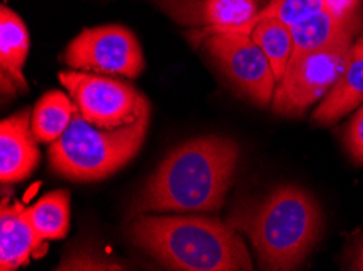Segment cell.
Returning <instances> with one entry per match:
<instances>
[{
	"label": "cell",
	"mask_w": 363,
	"mask_h": 271,
	"mask_svg": "<svg viewBox=\"0 0 363 271\" xmlns=\"http://www.w3.org/2000/svg\"><path fill=\"white\" fill-rule=\"evenodd\" d=\"M240 148L223 137L186 142L163 159L132 204V217L164 212H217L233 182Z\"/></svg>",
	"instance_id": "6da1fadb"
},
{
	"label": "cell",
	"mask_w": 363,
	"mask_h": 271,
	"mask_svg": "<svg viewBox=\"0 0 363 271\" xmlns=\"http://www.w3.org/2000/svg\"><path fill=\"white\" fill-rule=\"evenodd\" d=\"M129 237L158 263L181 271H247L252 260L233 226L208 217L137 214Z\"/></svg>",
	"instance_id": "7a4b0ae2"
},
{
	"label": "cell",
	"mask_w": 363,
	"mask_h": 271,
	"mask_svg": "<svg viewBox=\"0 0 363 271\" xmlns=\"http://www.w3.org/2000/svg\"><path fill=\"white\" fill-rule=\"evenodd\" d=\"M228 224L247 236L261 268L295 270L320 239L323 217L311 193L280 185Z\"/></svg>",
	"instance_id": "3957f363"
},
{
	"label": "cell",
	"mask_w": 363,
	"mask_h": 271,
	"mask_svg": "<svg viewBox=\"0 0 363 271\" xmlns=\"http://www.w3.org/2000/svg\"><path fill=\"white\" fill-rule=\"evenodd\" d=\"M148 124L150 109L135 122L121 129L103 130L86 122L79 109H75L69 129L49 145V164L54 173L75 182L106 179L140 151Z\"/></svg>",
	"instance_id": "277c9868"
},
{
	"label": "cell",
	"mask_w": 363,
	"mask_h": 271,
	"mask_svg": "<svg viewBox=\"0 0 363 271\" xmlns=\"http://www.w3.org/2000/svg\"><path fill=\"white\" fill-rule=\"evenodd\" d=\"M59 81L86 122L114 130L135 122L147 109V98L128 81L80 70L59 71Z\"/></svg>",
	"instance_id": "5b68a950"
},
{
	"label": "cell",
	"mask_w": 363,
	"mask_h": 271,
	"mask_svg": "<svg viewBox=\"0 0 363 271\" xmlns=\"http://www.w3.org/2000/svg\"><path fill=\"white\" fill-rule=\"evenodd\" d=\"M352 44L347 40L290 59L274 93L272 109L284 115L301 114L326 96L349 62Z\"/></svg>",
	"instance_id": "8992f818"
},
{
	"label": "cell",
	"mask_w": 363,
	"mask_h": 271,
	"mask_svg": "<svg viewBox=\"0 0 363 271\" xmlns=\"http://www.w3.org/2000/svg\"><path fill=\"white\" fill-rule=\"evenodd\" d=\"M64 62L72 70L137 79L145 67L134 33L121 25L86 28L69 42Z\"/></svg>",
	"instance_id": "52a82bcc"
},
{
	"label": "cell",
	"mask_w": 363,
	"mask_h": 271,
	"mask_svg": "<svg viewBox=\"0 0 363 271\" xmlns=\"http://www.w3.org/2000/svg\"><path fill=\"white\" fill-rule=\"evenodd\" d=\"M206 47L217 64L241 91L259 106L272 103L277 79L267 55L251 35L216 33L206 41Z\"/></svg>",
	"instance_id": "ba28073f"
},
{
	"label": "cell",
	"mask_w": 363,
	"mask_h": 271,
	"mask_svg": "<svg viewBox=\"0 0 363 271\" xmlns=\"http://www.w3.org/2000/svg\"><path fill=\"white\" fill-rule=\"evenodd\" d=\"M40 148L31 130L28 108L4 119L0 124V180L15 184L30 177L40 164Z\"/></svg>",
	"instance_id": "9c48e42d"
},
{
	"label": "cell",
	"mask_w": 363,
	"mask_h": 271,
	"mask_svg": "<svg viewBox=\"0 0 363 271\" xmlns=\"http://www.w3.org/2000/svg\"><path fill=\"white\" fill-rule=\"evenodd\" d=\"M44 242L26 218L23 204L4 198L0 209V270L13 271L28 263L31 255L41 257L38 253Z\"/></svg>",
	"instance_id": "30bf717a"
},
{
	"label": "cell",
	"mask_w": 363,
	"mask_h": 271,
	"mask_svg": "<svg viewBox=\"0 0 363 271\" xmlns=\"http://www.w3.org/2000/svg\"><path fill=\"white\" fill-rule=\"evenodd\" d=\"M360 104H363V35L352 44L347 65L311 119L320 125L334 124Z\"/></svg>",
	"instance_id": "8fae6325"
},
{
	"label": "cell",
	"mask_w": 363,
	"mask_h": 271,
	"mask_svg": "<svg viewBox=\"0 0 363 271\" xmlns=\"http://www.w3.org/2000/svg\"><path fill=\"white\" fill-rule=\"evenodd\" d=\"M30 51V35L25 21L12 8H0V70L2 90L15 96L16 90L28 93L23 67Z\"/></svg>",
	"instance_id": "7c38bea8"
},
{
	"label": "cell",
	"mask_w": 363,
	"mask_h": 271,
	"mask_svg": "<svg viewBox=\"0 0 363 271\" xmlns=\"http://www.w3.org/2000/svg\"><path fill=\"white\" fill-rule=\"evenodd\" d=\"M290 28L294 35V54H291L294 59L305 52L354 40L357 25L355 18H337L326 10H321Z\"/></svg>",
	"instance_id": "4fadbf2b"
},
{
	"label": "cell",
	"mask_w": 363,
	"mask_h": 271,
	"mask_svg": "<svg viewBox=\"0 0 363 271\" xmlns=\"http://www.w3.org/2000/svg\"><path fill=\"white\" fill-rule=\"evenodd\" d=\"M75 104L65 93L54 90L43 95L31 110V130L36 140L51 145L69 129L74 119Z\"/></svg>",
	"instance_id": "5bb4252c"
},
{
	"label": "cell",
	"mask_w": 363,
	"mask_h": 271,
	"mask_svg": "<svg viewBox=\"0 0 363 271\" xmlns=\"http://www.w3.org/2000/svg\"><path fill=\"white\" fill-rule=\"evenodd\" d=\"M33 229L44 241H59L70 229V193L59 189L43 195L33 207L25 208Z\"/></svg>",
	"instance_id": "9a60e30c"
},
{
	"label": "cell",
	"mask_w": 363,
	"mask_h": 271,
	"mask_svg": "<svg viewBox=\"0 0 363 271\" xmlns=\"http://www.w3.org/2000/svg\"><path fill=\"white\" fill-rule=\"evenodd\" d=\"M259 12L256 0H203L202 15L207 25L203 35L243 33L251 35V23Z\"/></svg>",
	"instance_id": "2e32d148"
},
{
	"label": "cell",
	"mask_w": 363,
	"mask_h": 271,
	"mask_svg": "<svg viewBox=\"0 0 363 271\" xmlns=\"http://www.w3.org/2000/svg\"><path fill=\"white\" fill-rule=\"evenodd\" d=\"M251 38L267 55L277 83L287 70V65L294 54V35L291 28L276 18L261 20L251 31Z\"/></svg>",
	"instance_id": "e0dca14e"
},
{
	"label": "cell",
	"mask_w": 363,
	"mask_h": 271,
	"mask_svg": "<svg viewBox=\"0 0 363 271\" xmlns=\"http://www.w3.org/2000/svg\"><path fill=\"white\" fill-rule=\"evenodd\" d=\"M324 10L323 0H271L266 7L261 8L251 23V31L261 20L276 18L285 25L294 26L303 21L308 16Z\"/></svg>",
	"instance_id": "ac0fdd59"
},
{
	"label": "cell",
	"mask_w": 363,
	"mask_h": 271,
	"mask_svg": "<svg viewBox=\"0 0 363 271\" xmlns=\"http://www.w3.org/2000/svg\"><path fill=\"white\" fill-rule=\"evenodd\" d=\"M345 145L355 161L363 163V104L345 130Z\"/></svg>",
	"instance_id": "d6986e66"
},
{
	"label": "cell",
	"mask_w": 363,
	"mask_h": 271,
	"mask_svg": "<svg viewBox=\"0 0 363 271\" xmlns=\"http://www.w3.org/2000/svg\"><path fill=\"white\" fill-rule=\"evenodd\" d=\"M324 10L337 18H355V12L359 10L360 0H323Z\"/></svg>",
	"instance_id": "ffe728a7"
},
{
	"label": "cell",
	"mask_w": 363,
	"mask_h": 271,
	"mask_svg": "<svg viewBox=\"0 0 363 271\" xmlns=\"http://www.w3.org/2000/svg\"><path fill=\"white\" fill-rule=\"evenodd\" d=\"M362 270H363V250H362Z\"/></svg>",
	"instance_id": "44dd1931"
}]
</instances>
